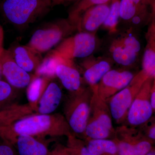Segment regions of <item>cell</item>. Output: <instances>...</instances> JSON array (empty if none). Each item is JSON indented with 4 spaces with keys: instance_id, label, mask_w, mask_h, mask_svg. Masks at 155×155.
Wrapping results in <instances>:
<instances>
[{
    "instance_id": "1",
    "label": "cell",
    "mask_w": 155,
    "mask_h": 155,
    "mask_svg": "<svg viewBox=\"0 0 155 155\" xmlns=\"http://www.w3.org/2000/svg\"><path fill=\"white\" fill-rule=\"evenodd\" d=\"M70 129L65 117L61 114H30L0 127V137L14 145L19 135L35 137L69 135Z\"/></svg>"
},
{
    "instance_id": "2",
    "label": "cell",
    "mask_w": 155,
    "mask_h": 155,
    "mask_svg": "<svg viewBox=\"0 0 155 155\" xmlns=\"http://www.w3.org/2000/svg\"><path fill=\"white\" fill-rule=\"evenodd\" d=\"M51 8L52 0H4L1 5L5 19L19 27L33 23Z\"/></svg>"
},
{
    "instance_id": "3",
    "label": "cell",
    "mask_w": 155,
    "mask_h": 155,
    "mask_svg": "<svg viewBox=\"0 0 155 155\" xmlns=\"http://www.w3.org/2000/svg\"><path fill=\"white\" fill-rule=\"evenodd\" d=\"M77 28L68 18L61 19L37 30L27 45L38 52H45L68 37Z\"/></svg>"
},
{
    "instance_id": "4",
    "label": "cell",
    "mask_w": 155,
    "mask_h": 155,
    "mask_svg": "<svg viewBox=\"0 0 155 155\" xmlns=\"http://www.w3.org/2000/svg\"><path fill=\"white\" fill-rule=\"evenodd\" d=\"M133 29L130 27L118 34L112 39L109 47L111 59L124 67L133 65L141 51L140 41L134 33Z\"/></svg>"
},
{
    "instance_id": "5",
    "label": "cell",
    "mask_w": 155,
    "mask_h": 155,
    "mask_svg": "<svg viewBox=\"0 0 155 155\" xmlns=\"http://www.w3.org/2000/svg\"><path fill=\"white\" fill-rule=\"evenodd\" d=\"M112 118L106 101L93 91L90 114L84 133L91 139H107L113 129Z\"/></svg>"
},
{
    "instance_id": "6",
    "label": "cell",
    "mask_w": 155,
    "mask_h": 155,
    "mask_svg": "<svg viewBox=\"0 0 155 155\" xmlns=\"http://www.w3.org/2000/svg\"><path fill=\"white\" fill-rule=\"evenodd\" d=\"M73 93L65 108V117L70 129L80 134L84 133L88 122L92 95L84 89Z\"/></svg>"
},
{
    "instance_id": "7",
    "label": "cell",
    "mask_w": 155,
    "mask_h": 155,
    "mask_svg": "<svg viewBox=\"0 0 155 155\" xmlns=\"http://www.w3.org/2000/svg\"><path fill=\"white\" fill-rule=\"evenodd\" d=\"M96 33L79 31L63 40L54 51L64 58L73 60L89 57L97 48Z\"/></svg>"
},
{
    "instance_id": "8",
    "label": "cell",
    "mask_w": 155,
    "mask_h": 155,
    "mask_svg": "<svg viewBox=\"0 0 155 155\" xmlns=\"http://www.w3.org/2000/svg\"><path fill=\"white\" fill-rule=\"evenodd\" d=\"M148 78L141 70L127 87L109 99V107L112 118L119 121L127 115L137 94Z\"/></svg>"
},
{
    "instance_id": "9",
    "label": "cell",
    "mask_w": 155,
    "mask_h": 155,
    "mask_svg": "<svg viewBox=\"0 0 155 155\" xmlns=\"http://www.w3.org/2000/svg\"><path fill=\"white\" fill-rule=\"evenodd\" d=\"M153 81L151 78L147 79L131 104L127 114L130 125H141L151 117L153 110L150 101Z\"/></svg>"
},
{
    "instance_id": "10",
    "label": "cell",
    "mask_w": 155,
    "mask_h": 155,
    "mask_svg": "<svg viewBox=\"0 0 155 155\" xmlns=\"http://www.w3.org/2000/svg\"><path fill=\"white\" fill-rule=\"evenodd\" d=\"M120 16L132 28L147 25L152 19L150 0H121Z\"/></svg>"
},
{
    "instance_id": "11",
    "label": "cell",
    "mask_w": 155,
    "mask_h": 155,
    "mask_svg": "<svg viewBox=\"0 0 155 155\" xmlns=\"http://www.w3.org/2000/svg\"><path fill=\"white\" fill-rule=\"evenodd\" d=\"M134 76L132 72L127 70L111 69L92 91L106 101L127 87Z\"/></svg>"
},
{
    "instance_id": "12",
    "label": "cell",
    "mask_w": 155,
    "mask_h": 155,
    "mask_svg": "<svg viewBox=\"0 0 155 155\" xmlns=\"http://www.w3.org/2000/svg\"><path fill=\"white\" fill-rule=\"evenodd\" d=\"M0 63L2 75L11 86L22 88L29 85L31 81L30 75L17 65L8 50H3Z\"/></svg>"
},
{
    "instance_id": "13",
    "label": "cell",
    "mask_w": 155,
    "mask_h": 155,
    "mask_svg": "<svg viewBox=\"0 0 155 155\" xmlns=\"http://www.w3.org/2000/svg\"><path fill=\"white\" fill-rule=\"evenodd\" d=\"M58 54V62L55 71L56 76L67 90L72 93L79 91L82 89L81 78L74 61L64 58Z\"/></svg>"
},
{
    "instance_id": "14",
    "label": "cell",
    "mask_w": 155,
    "mask_h": 155,
    "mask_svg": "<svg viewBox=\"0 0 155 155\" xmlns=\"http://www.w3.org/2000/svg\"><path fill=\"white\" fill-rule=\"evenodd\" d=\"M110 3L92 7L80 17L77 24L79 31L96 33L105 21L110 11Z\"/></svg>"
},
{
    "instance_id": "15",
    "label": "cell",
    "mask_w": 155,
    "mask_h": 155,
    "mask_svg": "<svg viewBox=\"0 0 155 155\" xmlns=\"http://www.w3.org/2000/svg\"><path fill=\"white\" fill-rule=\"evenodd\" d=\"M83 61L84 77L91 90L97 86L104 75L111 69V64L107 58L90 56Z\"/></svg>"
},
{
    "instance_id": "16",
    "label": "cell",
    "mask_w": 155,
    "mask_h": 155,
    "mask_svg": "<svg viewBox=\"0 0 155 155\" xmlns=\"http://www.w3.org/2000/svg\"><path fill=\"white\" fill-rule=\"evenodd\" d=\"M8 50L17 65L28 73L36 71L43 59L41 54L27 45H18Z\"/></svg>"
},
{
    "instance_id": "17",
    "label": "cell",
    "mask_w": 155,
    "mask_h": 155,
    "mask_svg": "<svg viewBox=\"0 0 155 155\" xmlns=\"http://www.w3.org/2000/svg\"><path fill=\"white\" fill-rule=\"evenodd\" d=\"M146 45L142 61V71L149 78H155V22L152 18L145 33Z\"/></svg>"
},
{
    "instance_id": "18",
    "label": "cell",
    "mask_w": 155,
    "mask_h": 155,
    "mask_svg": "<svg viewBox=\"0 0 155 155\" xmlns=\"http://www.w3.org/2000/svg\"><path fill=\"white\" fill-rule=\"evenodd\" d=\"M62 97L60 87L55 82L49 84L42 94L38 107V113L51 114L58 107Z\"/></svg>"
},
{
    "instance_id": "19",
    "label": "cell",
    "mask_w": 155,
    "mask_h": 155,
    "mask_svg": "<svg viewBox=\"0 0 155 155\" xmlns=\"http://www.w3.org/2000/svg\"><path fill=\"white\" fill-rule=\"evenodd\" d=\"M15 144L19 155H48L49 153L44 143L31 136H18Z\"/></svg>"
},
{
    "instance_id": "20",
    "label": "cell",
    "mask_w": 155,
    "mask_h": 155,
    "mask_svg": "<svg viewBox=\"0 0 155 155\" xmlns=\"http://www.w3.org/2000/svg\"><path fill=\"white\" fill-rule=\"evenodd\" d=\"M31 106H19L12 104L0 111V127L11 125L32 112Z\"/></svg>"
},
{
    "instance_id": "21",
    "label": "cell",
    "mask_w": 155,
    "mask_h": 155,
    "mask_svg": "<svg viewBox=\"0 0 155 155\" xmlns=\"http://www.w3.org/2000/svg\"><path fill=\"white\" fill-rule=\"evenodd\" d=\"M87 147L91 155H114L118 152L115 143L107 139H91Z\"/></svg>"
},
{
    "instance_id": "22",
    "label": "cell",
    "mask_w": 155,
    "mask_h": 155,
    "mask_svg": "<svg viewBox=\"0 0 155 155\" xmlns=\"http://www.w3.org/2000/svg\"><path fill=\"white\" fill-rule=\"evenodd\" d=\"M111 0H79L76 2L69 13L68 19L77 27L78 20L89 8L98 5L110 2Z\"/></svg>"
},
{
    "instance_id": "23",
    "label": "cell",
    "mask_w": 155,
    "mask_h": 155,
    "mask_svg": "<svg viewBox=\"0 0 155 155\" xmlns=\"http://www.w3.org/2000/svg\"><path fill=\"white\" fill-rule=\"evenodd\" d=\"M58 54L53 50L46 57L43 59L40 65L35 71L37 77H43L51 78L54 77L55 68L58 59Z\"/></svg>"
},
{
    "instance_id": "24",
    "label": "cell",
    "mask_w": 155,
    "mask_h": 155,
    "mask_svg": "<svg viewBox=\"0 0 155 155\" xmlns=\"http://www.w3.org/2000/svg\"><path fill=\"white\" fill-rule=\"evenodd\" d=\"M120 1L121 0H111L109 14L102 26L111 35H114L118 31V25L120 19Z\"/></svg>"
},
{
    "instance_id": "25",
    "label": "cell",
    "mask_w": 155,
    "mask_h": 155,
    "mask_svg": "<svg viewBox=\"0 0 155 155\" xmlns=\"http://www.w3.org/2000/svg\"><path fill=\"white\" fill-rule=\"evenodd\" d=\"M14 89L8 82L0 80V111L13 104L16 97Z\"/></svg>"
},
{
    "instance_id": "26",
    "label": "cell",
    "mask_w": 155,
    "mask_h": 155,
    "mask_svg": "<svg viewBox=\"0 0 155 155\" xmlns=\"http://www.w3.org/2000/svg\"><path fill=\"white\" fill-rule=\"evenodd\" d=\"M49 78L35 76L29 84L28 90V99L31 102L34 103L38 99L40 93L47 84Z\"/></svg>"
},
{
    "instance_id": "27",
    "label": "cell",
    "mask_w": 155,
    "mask_h": 155,
    "mask_svg": "<svg viewBox=\"0 0 155 155\" xmlns=\"http://www.w3.org/2000/svg\"><path fill=\"white\" fill-rule=\"evenodd\" d=\"M135 155H146L148 153L151 149V144L149 142L142 141L133 145Z\"/></svg>"
},
{
    "instance_id": "28",
    "label": "cell",
    "mask_w": 155,
    "mask_h": 155,
    "mask_svg": "<svg viewBox=\"0 0 155 155\" xmlns=\"http://www.w3.org/2000/svg\"><path fill=\"white\" fill-rule=\"evenodd\" d=\"M119 155H135L133 145L127 142H122L117 146Z\"/></svg>"
},
{
    "instance_id": "29",
    "label": "cell",
    "mask_w": 155,
    "mask_h": 155,
    "mask_svg": "<svg viewBox=\"0 0 155 155\" xmlns=\"http://www.w3.org/2000/svg\"><path fill=\"white\" fill-rule=\"evenodd\" d=\"M13 145V144L1 138L0 140V155H15V150Z\"/></svg>"
},
{
    "instance_id": "30",
    "label": "cell",
    "mask_w": 155,
    "mask_h": 155,
    "mask_svg": "<svg viewBox=\"0 0 155 155\" xmlns=\"http://www.w3.org/2000/svg\"><path fill=\"white\" fill-rule=\"evenodd\" d=\"M48 155H68L66 149L61 145L57 146L51 152L49 151Z\"/></svg>"
},
{
    "instance_id": "31",
    "label": "cell",
    "mask_w": 155,
    "mask_h": 155,
    "mask_svg": "<svg viewBox=\"0 0 155 155\" xmlns=\"http://www.w3.org/2000/svg\"><path fill=\"white\" fill-rule=\"evenodd\" d=\"M79 0H52V8L54 6L61 5H68L69 3L77 2Z\"/></svg>"
},
{
    "instance_id": "32",
    "label": "cell",
    "mask_w": 155,
    "mask_h": 155,
    "mask_svg": "<svg viewBox=\"0 0 155 155\" xmlns=\"http://www.w3.org/2000/svg\"><path fill=\"white\" fill-rule=\"evenodd\" d=\"M150 101L153 109L155 110V78H153L152 87L151 91Z\"/></svg>"
},
{
    "instance_id": "33",
    "label": "cell",
    "mask_w": 155,
    "mask_h": 155,
    "mask_svg": "<svg viewBox=\"0 0 155 155\" xmlns=\"http://www.w3.org/2000/svg\"><path fill=\"white\" fill-rule=\"evenodd\" d=\"M78 155H91L87 147H81L78 151Z\"/></svg>"
},
{
    "instance_id": "34",
    "label": "cell",
    "mask_w": 155,
    "mask_h": 155,
    "mask_svg": "<svg viewBox=\"0 0 155 155\" xmlns=\"http://www.w3.org/2000/svg\"><path fill=\"white\" fill-rule=\"evenodd\" d=\"M148 136L150 138L155 140V124L149 130Z\"/></svg>"
},
{
    "instance_id": "35",
    "label": "cell",
    "mask_w": 155,
    "mask_h": 155,
    "mask_svg": "<svg viewBox=\"0 0 155 155\" xmlns=\"http://www.w3.org/2000/svg\"><path fill=\"white\" fill-rule=\"evenodd\" d=\"M152 10V18L155 22V0H150Z\"/></svg>"
},
{
    "instance_id": "36",
    "label": "cell",
    "mask_w": 155,
    "mask_h": 155,
    "mask_svg": "<svg viewBox=\"0 0 155 155\" xmlns=\"http://www.w3.org/2000/svg\"><path fill=\"white\" fill-rule=\"evenodd\" d=\"M3 40H4V32L3 28L0 25V49H3Z\"/></svg>"
},
{
    "instance_id": "37",
    "label": "cell",
    "mask_w": 155,
    "mask_h": 155,
    "mask_svg": "<svg viewBox=\"0 0 155 155\" xmlns=\"http://www.w3.org/2000/svg\"><path fill=\"white\" fill-rule=\"evenodd\" d=\"M2 67H1V63H0V80H1V77H2Z\"/></svg>"
},
{
    "instance_id": "38",
    "label": "cell",
    "mask_w": 155,
    "mask_h": 155,
    "mask_svg": "<svg viewBox=\"0 0 155 155\" xmlns=\"http://www.w3.org/2000/svg\"><path fill=\"white\" fill-rule=\"evenodd\" d=\"M146 155H155V152H150L148 153Z\"/></svg>"
},
{
    "instance_id": "39",
    "label": "cell",
    "mask_w": 155,
    "mask_h": 155,
    "mask_svg": "<svg viewBox=\"0 0 155 155\" xmlns=\"http://www.w3.org/2000/svg\"><path fill=\"white\" fill-rule=\"evenodd\" d=\"M4 49H0V58H1V55H2V51L3 50H4Z\"/></svg>"
}]
</instances>
